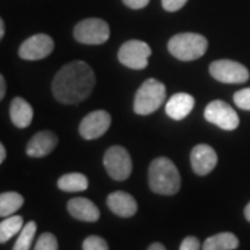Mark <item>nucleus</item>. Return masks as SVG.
<instances>
[{"instance_id": "c756f323", "label": "nucleus", "mask_w": 250, "mask_h": 250, "mask_svg": "<svg viewBox=\"0 0 250 250\" xmlns=\"http://www.w3.org/2000/svg\"><path fill=\"white\" fill-rule=\"evenodd\" d=\"M4 159H6V147L3 146V143L0 142V164L4 161Z\"/></svg>"}, {"instance_id": "a211bd4d", "label": "nucleus", "mask_w": 250, "mask_h": 250, "mask_svg": "<svg viewBox=\"0 0 250 250\" xmlns=\"http://www.w3.org/2000/svg\"><path fill=\"white\" fill-rule=\"evenodd\" d=\"M239 246L238 238L231 232H221L207 238L203 243V250H235Z\"/></svg>"}, {"instance_id": "c85d7f7f", "label": "nucleus", "mask_w": 250, "mask_h": 250, "mask_svg": "<svg viewBox=\"0 0 250 250\" xmlns=\"http://www.w3.org/2000/svg\"><path fill=\"white\" fill-rule=\"evenodd\" d=\"M6 95V81H4V77L0 74V100H3Z\"/></svg>"}, {"instance_id": "2f4dec72", "label": "nucleus", "mask_w": 250, "mask_h": 250, "mask_svg": "<svg viewBox=\"0 0 250 250\" xmlns=\"http://www.w3.org/2000/svg\"><path fill=\"white\" fill-rule=\"evenodd\" d=\"M4 31H6V28H4V21L0 18V41H1L3 36H4Z\"/></svg>"}, {"instance_id": "dca6fc26", "label": "nucleus", "mask_w": 250, "mask_h": 250, "mask_svg": "<svg viewBox=\"0 0 250 250\" xmlns=\"http://www.w3.org/2000/svg\"><path fill=\"white\" fill-rule=\"evenodd\" d=\"M195 107V99L189 93L179 92L172 95L168 102L166 103V113L172 120H184L190 114V111Z\"/></svg>"}, {"instance_id": "f3484780", "label": "nucleus", "mask_w": 250, "mask_h": 250, "mask_svg": "<svg viewBox=\"0 0 250 250\" xmlns=\"http://www.w3.org/2000/svg\"><path fill=\"white\" fill-rule=\"evenodd\" d=\"M10 118L17 128H27L32 123L34 108L25 99H13L10 104Z\"/></svg>"}, {"instance_id": "7c9ffc66", "label": "nucleus", "mask_w": 250, "mask_h": 250, "mask_svg": "<svg viewBox=\"0 0 250 250\" xmlns=\"http://www.w3.org/2000/svg\"><path fill=\"white\" fill-rule=\"evenodd\" d=\"M147 250H167V249H166L161 243H152Z\"/></svg>"}, {"instance_id": "1a4fd4ad", "label": "nucleus", "mask_w": 250, "mask_h": 250, "mask_svg": "<svg viewBox=\"0 0 250 250\" xmlns=\"http://www.w3.org/2000/svg\"><path fill=\"white\" fill-rule=\"evenodd\" d=\"M210 75L224 83H242L249 80V70L233 60H217L210 64Z\"/></svg>"}, {"instance_id": "393cba45", "label": "nucleus", "mask_w": 250, "mask_h": 250, "mask_svg": "<svg viewBox=\"0 0 250 250\" xmlns=\"http://www.w3.org/2000/svg\"><path fill=\"white\" fill-rule=\"evenodd\" d=\"M233 102H235V104L239 108H242V110H248V111H250V88L238 90V92L233 95Z\"/></svg>"}, {"instance_id": "412c9836", "label": "nucleus", "mask_w": 250, "mask_h": 250, "mask_svg": "<svg viewBox=\"0 0 250 250\" xmlns=\"http://www.w3.org/2000/svg\"><path fill=\"white\" fill-rule=\"evenodd\" d=\"M24 221L21 215H10L0 223V243L9 242L14 235L21 232Z\"/></svg>"}, {"instance_id": "bb28decb", "label": "nucleus", "mask_w": 250, "mask_h": 250, "mask_svg": "<svg viewBox=\"0 0 250 250\" xmlns=\"http://www.w3.org/2000/svg\"><path fill=\"white\" fill-rule=\"evenodd\" d=\"M200 248L202 245L196 236H187L181 243L179 250H200Z\"/></svg>"}, {"instance_id": "f03ea898", "label": "nucleus", "mask_w": 250, "mask_h": 250, "mask_svg": "<svg viewBox=\"0 0 250 250\" xmlns=\"http://www.w3.org/2000/svg\"><path fill=\"white\" fill-rule=\"evenodd\" d=\"M149 187L154 193L171 196L181 188V175L175 164L167 157H157L149 167Z\"/></svg>"}, {"instance_id": "0eeeda50", "label": "nucleus", "mask_w": 250, "mask_h": 250, "mask_svg": "<svg viewBox=\"0 0 250 250\" xmlns=\"http://www.w3.org/2000/svg\"><path fill=\"white\" fill-rule=\"evenodd\" d=\"M152 49L142 41H128L118 50V60L132 70H143L149 64Z\"/></svg>"}, {"instance_id": "f8f14e48", "label": "nucleus", "mask_w": 250, "mask_h": 250, "mask_svg": "<svg viewBox=\"0 0 250 250\" xmlns=\"http://www.w3.org/2000/svg\"><path fill=\"white\" fill-rule=\"evenodd\" d=\"M217 153L215 150L208 146V145H197L193 147V150L190 152V164H192V170L195 171L197 175H207L211 171L214 170L217 166Z\"/></svg>"}, {"instance_id": "a878e982", "label": "nucleus", "mask_w": 250, "mask_h": 250, "mask_svg": "<svg viewBox=\"0 0 250 250\" xmlns=\"http://www.w3.org/2000/svg\"><path fill=\"white\" fill-rule=\"evenodd\" d=\"M188 0H161V4H163V9L166 11H170V13H174V11H178L181 10L185 4H187Z\"/></svg>"}, {"instance_id": "7ed1b4c3", "label": "nucleus", "mask_w": 250, "mask_h": 250, "mask_svg": "<svg viewBox=\"0 0 250 250\" xmlns=\"http://www.w3.org/2000/svg\"><path fill=\"white\" fill-rule=\"evenodd\" d=\"M207 46L208 42L203 35L185 32L171 38L168 41V52L181 62H193L206 53Z\"/></svg>"}, {"instance_id": "ddd939ff", "label": "nucleus", "mask_w": 250, "mask_h": 250, "mask_svg": "<svg viewBox=\"0 0 250 250\" xmlns=\"http://www.w3.org/2000/svg\"><path fill=\"white\" fill-rule=\"evenodd\" d=\"M59 143L57 135L52 131H41L35 134L27 145V154L29 157H45L54 150Z\"/></svg>"}, {"instance_id": "aec40b11", "label": "nucleus", "mask_w": 250, "mask_h": 250, "mask_svg": "<svg viewBox=\"0 0 250 250\" xmlns=\"http://www.w3.org/2000/svg\"><path fill=\"white\" fill-rule=\"evenodd\" d=\"M24 205V197L17 192L0 193V217H10Z\"/></svg>"}, {"instance_id": "b1692460", "label": "nucleus", "mask_w": 250, "mask_h": 250, "mask_svg": "<svg viewBox=\"0 0 250 250\" xmlns=\"http://www.w3.org/2000/svg\"><path fill=\"white\" fill-rule=\"evenodd\" d=\"M82 249L83 250H108L107 242L103 238L96 236V235H90L88 236L83 243H82Z\"/></svg>"}, {"instance_id": "5701e85b", "label": "nucleus", "mask_w": 250, "mask_h": 250, "mask_svg": "<svg viewBox=\"0 0 250 250\" xmlns=\"http://www.w3.org/2000/svg\"><path fill=\"white\" fill-rule=\"evenodd\" d=\"M34 250H59V242L53 233H42L35 243Z\"/></svg>"}, {"instance_id": "39448f33", "label": "nucleus", "mask_w": 250, "mask_h": 250, "mask_svg": "<svg viewBox=\"0 0 250 250\" xmlns=\"http://www.w3.org/2000/svg\"><path fill=\"white\" fill-rule=\"evenodd\" d=\"M74 38L83 45H102L110 38V27L104 20L86 18L75 25Z\"/></svg>"}, {"instance_id": "473e14b6", "label": "nucleus", "mask_w": 250, "mask_h": 250, "mask_svg": "<svg viewBox=\"0 0 250 250\" xmlns=\"http://www.w3.org/2000/svg\"><path fill=\"white\" fill-rule=\"evenodd\" d=\"M245 217H246V220L250 223V202L249 205L245 207Z\"/></svg>"}, {"instance_id": "2eb2a0df", "label": "nucleus", "mask_w": 250, "mask_h": 250, "mask_svg": "<svg viewBox=\"0 0 250 250\" xmlns=\"http://www.w3.org/2000/svg\"><path fill=\"white\" fill-rule=\"evenodd\" d=\"M67 210L68 213L80 220V221H86V223H95L100 217L98 206L95 205L89 199L85 197H74L67 203Z\"/></svg>"}, {"instance_id": "9d476101", "label": "nucleus", "mask_w": 250, "mask_h": 250, "mask_svg": "<svg viewBox=\"0 0 250 250\" xmlns=\"http://www.w3.org/2000/svg\"><path fill=\"white\" fill-rule=\"evenodd\" d=\"M53 49L54 42L50 36L46 34H36V35L29 36L21 43L18 54L24 60L36 62V60H42L47 57L53 52Z\"/></svg>"}, {"instance_id": "f257e3e1", "label": "nucleus", "mask_w": 250, "mask_h": 250, "mask_svg": "<svg viewBox=\"0 0 250 250\" xmlns=\"http://www.w3.org/2000/svg\"><path fill=\"white\" fill-rule=\"evenodd\" d=\"M96 78L93 70L85 62L65 64L56 74L52 92L56 100L62 104H78L88 99L95 88Z\"/></svg>"}, {"instance_id": "9b49d317", "label": "nucleus", "mask_w": 250, "mask_h": 250, "mask_svg": "<svg viewBox=\"0 0 250 250\" xmlns=\"http://www.w3.org/2000/svg\"><path fill=\"white\" fill-rule=\"evenodd\" d=\"M110 125H111V117L107 111L96 110L82 118L80 124V135L86 141L98 139L107 132Z\"/></svg>"}, {"instance_id": "cd10ccee", "label": "nucleus", "mask_w": 250, "mask_h": 250, "mask_svg": "<svg viewBox=\"0 0 250 250\" xmlns=\"http://www.w3.org/2000/svg\"><path fill=\"white\" fill-rule=\"evenodd\" d=\"M123 1H124V4L126 7L134 10H139L143 9V7H146V6L149 4L150 0H123Z\"/></svg>"}, {"instance_id": "6e6552de", "label": "nucleus", "mask_w": 250, "mask_h": 250, "mask_svg": "<svg viewBox=\"0 0 250 250\" xmlns=\"http://www.w3.org/2000/svg\"><path fill=\"white\" fill-rule=\"evenodd\" d=\"M205 118L225 131H233L239 126L238 113L223 100L210 102L205 108Z\"/></svg>"}, {"instance_id": "4468645a", "label": "nucleus", "mask_w": 250, "mask_h": 250, "mask_svg": "<svg viewBox=\"0 0 250 250\" xmlns=\"http://www.w3.org/2000/svg\"><path fill=\"white\" fill-rule=\"evenodd\" d=\"M107 206L114 214L124 218H129L138 211V203L135 197L123 190L110 193L107 197Z\"/></svg>"}, {"instance_id": "20e7f679", "label": "nucleus", "mask_w": 250, "mask_h": 250, "mask_svg": "<svg viewBox=\"0 0 250 250\" xmlns=\"http://www.w3.org/2000/svg\"><path fill=\"white\" fill-rule=\"evenodd\" d=\"M166 102V86L160 81L149 78L135 95L134 110L139 116H149Z\"/></svg>"}, {"instance_id": "6ab92c4d", "label": "nucleus", "mask_w": 250, "mask_h": 250, "mask_svg": "<svg viewBox=\"0 0 250 250\" xmlns=\"http://www.w3.org/2000/svg\"><path fill=\"white\" fill-rule=\"evenodd\" d=\"M57 187L62 192H82L88 188V178L80 172L65 174L57 181Z\"/></svg>"}, {"instance_id": "4be33fe9", "label": "nucleus", "mask_w": 250, "mask_h": 250, "mask_svg": "<svg viewBox=\"0 0 250 250\" xmlns=\"http://www.w3.org/2000/svg\"><path fill=\"white\" fill-rule=\"evenodd\" d=\"M36 233V223L35 221H29L27 223L21 232L18 235L17 242L14 243V248L13 250H29L31 249V245L34 242V238H35Z\"/></svg>"}, {"instance_id": "423d86ee", "label": "nucleus", "mask_w": 250, "mask_h": 250, "mask_svg": "<svg viewBox=\"0 0 250 250\" xmlns=\"http://www.w3.org/2000/svg\"><path fill=\"white\" fill-rule=\"evenodd\" d=\"M103 164L108 175L116 181H125L132 172L131 156L123 146L108 147L103 157Z\"/></svg>"}]
</instances>
